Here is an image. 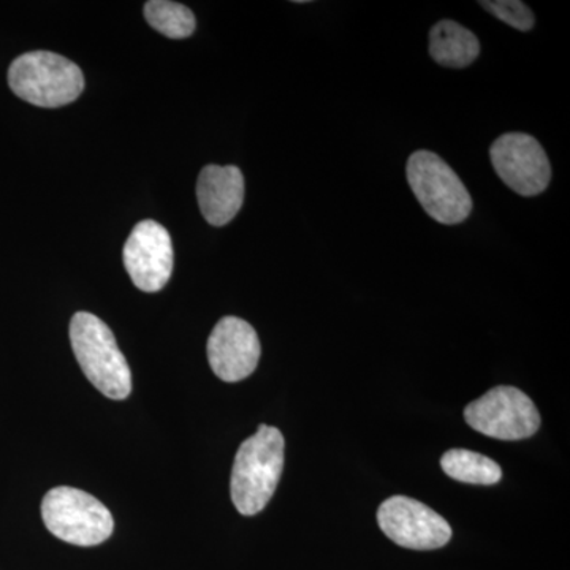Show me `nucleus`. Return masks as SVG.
<instances>
[{
    "label": "nucleus",
    "instance_id": "obj_1",
    "mask_svg": "<svg viewBox=\"0 0 570 570\" xmlns=\"http://www.w3.org/2000/svg\"><path fill=\"white\" fill-rule=\"evenodd\" d=\"M285 442L275 426H258L236 452L232 469L230 494L242 515L262 512L273 498L284 469Z\"/></svg>",
    "mask_w": 570,
    "mask_h": 570
},
{
    "label": "nucleus",
    "instance_id": "obj_2",
    "mask_svg": "<svg viewBox=\"0 0 570 570\" xmlns=\"http://www.w3.org/2000/svg\"><path fill=\"white\" fill-rule=\"evenodd\" d=\"M70 343L94 387L111 400L130 395L132 373L110 326L91 313H77L70 322Z\"/></svg>",
    "mask_w": 570,
    "mask_h": 570
},
{
    "label": "nucleus",
    "instance_id": "obj_3",
    "mask_svg": "<svg viewBox=\"0 0 570 570\" xmlns=\"http://www.w3.org/2000/svg\"><path fill=\"white\" fill-rule=\"evenodd\" d=\"M11 91L41 108L75 102L85 91V77L77 63L50 51L26 52L9 70Z\"/></svg>",
    "mask_w": 570,
    "mask_h": 570
},
{
    "label": "nucleus",
    "instance_id": "obj_4",
    "mask_svg": "<svg viewBox=\"0 0 570 570\" xmlns=\"http://www.w3.org/2000/svg\"><path fill=\"white\" fill-rule=\"evenodd\" d=\"M41 519L56 538L71 546L94 547L115 530L110 510L86 491L58 487L41 502Z\"/></svg>",
    "mask_w": 570,
    "mask_h": 570
},
{
    "label": "nucleus",
    "instance_id": "obj_5",
    "mask_svg": "<svg viewBox=\"0 0 570 570\" xmlns=\"http://www.w3.org/2000/svg\"><path fill=\"white\" fill-rule=\"evenodd\" d=\"M407 181L428 216L439 224L464 223L472 198L460 176L438 154L420 149L409 157Z\"/></svg>",
    "mask_w": 570,
    "mask_h": 570
},
{
    "label": "nucleus",
    "instance_id": "obj_6",
    "mask_svg": "<svg viewBox=\"0 0 570 570\" xmlns=\"http://www.w3.org/2000/svg\"><path fill=\"white\" fill-rule=\"evenodd\" d=\"M472 430L499 441H521L534 436L540 428L538 407L527 393L515 387L491 389L464 409Z\"/></svg>",
    "mask_w": 570,
    "mask_h": 570
},
{
    "label": "nucleus",
    "instance_id": "obj_7",
    "mask_svg": "<svg viewBox=\"0 0 570 570\" xmlns=\"http://www.w3.org/2000/svg\"><path fill=\"white\" fill-rule=\"evenodd\" d=\"M377 523L390 540L409 550L442 549L453 534L448 520L407 497H393L382 502Z\"/></svg>",
    "mask_w": 570,
    "mask_h": 570
},
{
    "label": "nucleus",
    "instance_id": "obj_8",
    "mask_svg": "<svg viewBox=\"0 0 570 570\" xmlns=\"http://www.w3.org/2000/svg\"><path fill=\"white\" fill-rule=\"evenodd\" d=\"M491 164L499 178L523 197H534L549 187L551 167L540 142L528 134H504L491 145Z\"/></svg>",
    "mask_w": 570,
    "mask_h": 570
},
{
    "label": "nucleus",
    "instance_id": "obj_9",
    "mask_svg": "<svg viewBox=\"0 0 570 570\" xmlns=\"http://www.w3.org/2000/svg\"><path fill=\"white\" fill-rule=\"evenodd\" d=\"M124 265L142 292L163 291L174 272V245L167 228L156 220L135 225L124 246Z\"/></svg>",
    "mask_w": 570,
    "mask_h": 570
},
{
    "label": "nucleus",
    "instance_id": "obj_10",
    "mask_svg": "<svg viewBox=\"0 0 570 570\" xmlns=\"http://www.w3.org/2000/svg\"><path fill=\"white\" fill-rule=\"evenodd\" d=\"M206 351L214 374L224 382L249 377L262 355L261 340L253 325L234 316L217 322Z\"/></svg>",
    "mask_w": 570,
    "mask_h": 570
},
{
    "label": "nucleus",
    "instance_id": "obj_11",
    "mask_svg": "<svg viewBox=\"0 0 570 570\" xmlns=\"http://www.w3.org/2000/svg\"><path fill=\"white\" fill-rule=\"evenodd\" d=\"M197 198L206 223L223 227L235 219L245 202V176L235 165H206L198 176Z\"/></svg>",
    "mask_w": 570,
    "mask_h": 570
},
{
    "label": "nucleus",
    "instance_id": "obj_12",
    "mask_svg": "<svg viewBox=\"0 0 570 570\" xmlns=\"http://www.w3.org/2000/svg\"><path fill=\"white\" fill-rule=\"evenodd\" d=\"M478 37L459 22L439 21L430 32V55L439 66L463 69L479 58Z\"/></svg>",
    "mask_w": 570,
    "mask_h": 570
},
{
    "label": "nucleus",
    "instance_id": "obj_13",
    "mask_svg": "<svg viewBox=\"0 0 570 570\" xmlns=\"http://www.w3.org/2000/svg\"><path fill=\"white\" fill-rule=\"evenodd\" d=\"M441 468L450 479L472 485H494L502 479L497 461L471 450H449L442 455Z\"/></svg>",
    "mask_w": 570,
    "mask_h": 570
},
{
    "label": "nucleus",
    "instance_id": "obj_14",
    "mask_svg": "<svg viewBox=\"0 0 570 570\" xmlns=\"http://www.w3.org/2000/svg\"><path fill=\"white\" fill-rule=\"evenodd\" d=\"M146 21L168 39H187L195 31L193 11L170 0H151L145 6Z\"/></svg>",
    "mask_w": 570,
    "mask_h": 570
},
{
    "label": "nucleus",
    "instance_id": "obj_15",
    "mask_svg": "<svg viewBox=\"0 0 570 570\" xmlns=\"http://www.w3.org/2000/svg\"><path fill=\"white\" fill-rule=\"evenodd\" d=\"M491 14L512 26L513 29H519L521 32L531 31L534 28V14L530 7L524 6L520 0H497V2H479Z\"/></svg>",
    "mask_w": 570,
    "mask_h": 570
}]
</instances>
